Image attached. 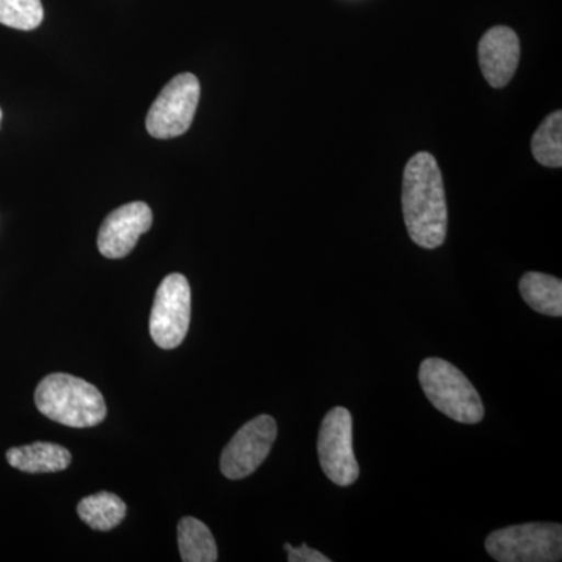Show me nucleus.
I'll return each mask as SVG.
<instances>
[{
    "label": "nucleus",
    "instance_id": "obj_10",
    "mask_svg": "<svg viewBox=\"0 0 562 562\" xmlns=\"http://www.w3.org/2000/svg\"><path fill=\"white\" fill-rule=\"evenodd\" d=\"M479 60L487 83L495 90L505 88L519 66V36L505 25L490 29L480 40Z\"/></svg>",
    "mask_w": 562,
    "mask_h": 562
},
{
    "label": "nucleus",
    "instance_id": "obj_1",
    "mask_svg": "<svg viewBox=\"0 0 562 562\" xmlns=\"http://www.w3.org/2000/svg\"><path fill=\"white\" fill-rule=\"evenodd\" d=\"M403 220L414 244L438 249L446 241V190L438 161L428 151H417L406 162L402 187Z\"/></svg>",
    "mask_w": 562,
    "mask_h": 562
},
{
    "label": "nucleus",
    "instance_id": "obj_14",
    "mask_svg": "<svg viewBox=\"0 0 562 562\" xmlns=\"http://www.w3.org/2000/svg\"><path fill=\"white\" fill-rule=\"evenodd\" d=\"M181 561L216 562L217 546L213 532L195 517H183L177 527Z\"/></svg>",
    "mask_w": 562,
    "mask_h": 562
},
{
    "label": "nucleus",
    "instance_id": "obj_15",
    "mask_svg": "<svg viewBox=\"0 0 562 562\" xmlns=\"http://www.w3.org/2000/svg\"><path fill=\"white\" fill-rule=\"evenodd\" d=\"M532 157L546 168L562 166V111H553L542 121L531 138Z\"/></svg>",
    "mask_w": 562,
    "mask_h": 562
},
{
    "label": "nucleus",
    "instance_id": "obj_16",
    "mask_svg": "<svg viewBox=\"0 0 562 562\" xmlns=\"http://www.w3.org/2000/svg\"><path fill=\"white\" fill-rule=\"evenodd\" d=\"M44 20L41 0H0V24L16 31L31 32Z\"/></svg>",
    "mask_w": 562,
    "mask_h": 562
},
{
    "label": "nucleus",
    "instance_id": "obj_9",
    "mask_svg": "<svg viewBox=\"0 0 562 562\" xmlns=\"http://www.w3.org/2000/svg\"><path fill=\"white\" fill-rule=\"evenodd\" d=\"M154 214L144 202L125 203L102 222L98 236L99 251L110 260L127 257L140 235L150 231Z\"/></svg>",
    "mask_w": 562,
    "mask_h": 562
},
{
    "label": "nucleus",
    "instance_id": "obj_7",
    "mask_svg": "<svg viewBox=\"0 0 562 562\" xmlns=\"http://www.w3.org/2000/svg\"><path fill=\"white\" fill-rule=\"evenodd\" d=\"M317 453L322 471L338 486H350L360 476L353 452V420L349 409L336 406L322 420Z\"/></svg>",
    "mask_w": 562,
    "mask_h": 562
},
{
    "label": "nucleus",
    "instance_id": "obj_8",
    "mask_svg": "<svg viewBox=\"0 0 562 562\" xmlns=\"http://www.w3.org/2000/svg\"><path fill=\"white\" fill-rule=\"evenodd\" d=\"M277 439V422L268 414L247 422L233 436L221 457V472L228 480L251 475L271 453Z\"/></svg>",
    "mask_w": 562,
    "mask_h": 562
},
{
    "label": "nucleus",
    "instance_id": "obj_3",
    "mask_svg": "<svg viewBox=\"0 0 562 562\" xmlns=\"http://www.w3.org/2000/svg\"><path fill=\"white\" fill-rule=\"evenodd\" d=\"M419 382L431 405L450 419L461 424L483 420L484 406L479 391L452 362L427 358L420 364Z\"/></svg>",
    "mask_w": 562,
    "mask_h": 562
},
{
    "label": "nucleus",
    "instance_id": "obj_17",
    "mask_svg": "<svg viewBox=\"0 0 562 562\" xmlns=\"http://www.w3.org/2000/svg\"><path fill=\"white\" fill-rule=\"evenodd\" d=\"M283 549L286 550L288 561L290 562H330V558L325 557L312 547L302 543L301 547H292L291 543H284Z\"/></svg>",
    "mask_w": 562,
    "mask_h": 562
},
{
    "label": "nucleus",
    "instance_id": "obj_12",
    "mask_svg": "<svg viewBox=\"0 0 562 562\" xmlns=\"http://www.w3.org/2000/svg\"><path fill=\"white\" fill-rule=\"evenodd\" d=\"M519 291L528 306L546 316H562V281L542 272H527Z\"/></svg>",
    "mask_w": 562,
    "mask_h": 562
},
{
    "label": "nucleus",
    "instance_id": "obj_11",
    "mask_svg": "<svg viewBox=\"0 0 562 562\" xmlns=\"http://www.w3.org/2000/svg\"><path fill=\"white\" fill-rule=\"evenodd\" d=\"M11 468L25 473H52L66 471L72 461L68 449L52 442H33L13 447L7 452Z\"/></svg>",
    "mask_w": 562,
    "mask_h": 562
},
{
    "label": "nucleus",
    "instance_id": "obj_2",
    "mask_svg": "<svg viewBox=\"0 0 562 562\" xmlns=\"http://www.w3.org/2000/svg\"><path fill=\"white\" fill-rule=\"evenodd\" d=\"M36 408L70 428H90L106 417L105 398L94 384L69 373H50L35 391Z\"/></svg>",
    "mask_w": 562,
    "mask_h": 562
},
{
    "label": "nucleus",
    "instance_id": "obj_13",
    "mask_svg": "<svg viewBox=\"0 0 562 562\" xmlns=\"http://www.w3.org/2000/svg\"><path fill=\"white\" fill-rule=\"evenodd\" d=\"M77 514L92 530L110 531L125 519L127 505L116 494L99 492L81 498L77 505Z\"/></svg>",
    "mask_w": 562,
    "mask_h": 562
},
{
    "label": "nucleus",
    "instance_id": "obj_6",
    "mask_svg": "<svg viewBox=\"0 0 562 562\" xmlns=\"http://www.w3.org/2000/svg\"><path fill=\"white\" fill-rule=\"evenodd\" d=\"M191 322V286L187 277L171 273L161 281L150 313V336L160 349H177Z\"/></svg>",
    "mask_w": 562,
    "mask_h": 562
},
{
    "label": "nucleus",
    "instance_id": "obj_5",
    "mask_svg": "<svg viewBox=\"0 0 562 562\" xmlns=\"http://www.w3.org/2000/svg\"><path fill=\"white\" fill-rule=\"evenodd\" d=\"M201 99V81L194 74L173 77L151 103L146 128L157 139H171L191 127Z\"/></svg>",
    "mask_w": 562,
    "mask_h": 562
},
{
    "label": "nucleus",
    "instance_id": "obj_18",
    "mask_svg": "<svg viewBox=\"0 0 562 562\" xmlns=\"http://www.w3.org/2000/svg\"><path fill=\"white\" fill-rule=\"evenodd\" d=\"M0 121H2V110H0Z\"/></svg>",
    "mask_w": 562,
    "mask_h": 562
},
{
    "label": "nucleus",
    "instance_id": "obj_4",
    "mask_svg": "<svg viewBox=\"0 0 562 562\" xmlns=\"http://www.w3.org/2000/svg\"><path fill=\"white\" fill-rule=\"evenodd\" d=\"M486 552L498 562H557L562 558L560 524L532 522L492 531Z\"/></svg>",
    "mask_w": 562,
    "mask_h": 562
}]
</instances>
